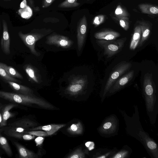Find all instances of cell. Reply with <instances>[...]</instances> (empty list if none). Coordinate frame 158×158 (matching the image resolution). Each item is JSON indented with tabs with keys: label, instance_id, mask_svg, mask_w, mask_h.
I'll return each mask as SVG.
<instances>
[{
	"label": "cell",
	"instance_id": "obj_1",
	"mask_svg": "<svg viewBox=\"0 0 158 158\" xmlns=\"http://www.w3.org/2000/svg\"><path fill=\"white\" fill-rule=\"evenodd\" d=\"M134 112L131 116L123 110L120 111L124 120L127 134L139 141L152 158H158V146L148 133L143 128L139 120L137 105H134Z\"/></svg>",
	"mask_w": 158,
	"mask_h": 158
},
{
	"label": "cell",
	"instance_id": "obj_2",
	"mask_svg": "<svg viewBox=\"0 0 158 158\" xmlns=\"http://www.w3.org/2000/svg\"><path fill=\"white\" fill-rule=\"evenodd\" d=\"M143 92L147 114L153 125L156 123L158 113V97L151 73H147L144 76Z\"/></svg>",
	"mask_w": 158,
	"mask_h": 158
},
{
	"label": "cell",
	"instance_id": "obj_3",
	"mask_svg": "<svg viewBox=\"0 0 158 158\" xmlns=\"http://www.w3.org/2000/svg\"><path fill=\"white\" fill-rule=\"evenodd\" d=\"M0 98L16 104L27 106L35 104L43 108L53 109L54 106L41 98L33 95L13 93L0 90Z\"/></svg>",
	"mask_w": 158,
	"mask_h": 158
},
{
	"label": "cell",
	"instance_id": "obj_4",
	"mask_svg": "<svg viewBox=\"0 0 158 158\" xmlns=\"http://www.w3.org/2000/svg\"><path fill=\"white\" fill-rule=\"evenodd\" d=\"M119 128V119L116 115L113 114L104 119L97 131L101 136L109 138L117 135Z\"/></svg>",
	"mask_w": 158,
	"mask_h": 158
},
{
	"label": "cell",
	"instance_id": "obj_5",
	"mask_svg": "<svg viewBox=\"0 0 158 158\" xmlns=\"http://www.w3.org/2000/svg\"><path fill=\"white\" fill-rule=\"evenodd\" d=\"M130 62H123L117 65L112 71L104 86L102 92L100 94L102 102H103L110 89L114 82L131 67Z\"/></svg>",
	"mask_w": 158,
	"mask_h": 158
},
{
	"label": "cell",
	"instance_id": "obj_6",
	"mask_svg": "<svg viewBox=\"0 0 158 158\" xmlns=\"http://www.w3.org/2000/svg\"><path fill=\"white\" fill-rule=\"evenodd\" d=\"M125 37L118 40H99L96 41L97 44L104 50V53L107 57H111L119 52L124 46L126 40Z\"/></svg>",
	"mask_w": 158,
	"mask_h": 158
},
{
	"label": "cell",
	"instance_id": "obj_7",
	"mask_svg": "<svg viewBox=\"0 0 158 158\" xmlns=\"http://www.w3.org/2000/svg\"><path fill=\"white\" fill-rule=\"evenodd\" d=\"M31 32L24 34L21 31L18 33L19 37L24 44L30 49L32 53L36 56H39L40 53L36 51L35 45L37 41L44 36L46 33Z\"/></svg>",
	"mask_w": 158,
	"mask_h": 158
},
{
	"label": "cell",
	"instance_id": "obj_8",
	"mask_svg": "<svg viewBox=\"0 0 158 158\" xmlns=\"http://www.w3.org/2000/svg\"><path fill=\"white\" fill-rule=\"evenodd\" d=\"M134 72L132 70L119 78L111 87L106 95L110 97L118 91L132 79Z\"/></svg>",
	"mask_w": 158,
	"mask_h": 158
},
{
	"label": "cell",
	"instance_id": "obj_9",
	"mask_svg": "<svg viewBox=\"0 0 158 158\" xmlns=\"http://www.w3.org/2000/svg\"><path fill=\"white\" fill-rule=\"evenodd\" d=\"M87 27V19L85 15L80 19L77 25V44L78 48L81 51L84 44Z\"/></svg>",
	"mask_w": 158,
	"mask_h": 158
},
{
	"label": "cell",
	"instance_id": "obj_10",
	"mask_svg": "<svg viewBox=\"0 0 158 158\" xmlns=\"http://www.w3.org/2000/svg\"><path fill=\"white\" fill-rule=\"evenodd\" d=\"M46 43L49 44L56 45L63 48H68L72 45L73 42L66 36L53 34L47 37Z\"/></svg>",
	"mask_w": 158,
	"mask_h": 158
},
{
	"label": "cell",
	"instance_id": "obj_11",
	"mask_svg": "<svg viewBox=\"0 0 158 158\" xmlns=\"http://www.w3.org/2000/svg\"><path fill=\"white\" fill-rule=\"evenodd\" d=\"M3 32L1 40V49L6 55L10 53V39L8 32V27L6 21L2 20Z\"/></svg>",
	"mask_w": 158,
	"mask_h": 158
},
{
	"label": "cell",
	"instance_id": "obj_12",
	"mask_svg": "<svg viewBox=\"0 0 158 158\" xmlns=\"http://www.w3.org/2000/svg\"><path fill=\"white\" fill-rule=\"evenodd\" d=\"M86 81L82 78H76L69 85L66 90L69 94L75 95L80 93L83 89Z\"/></svg>",
	"mask_w": 158,
	"mask_h": 158
},
{
	"label": "cell",
	"instance_id": "obj_13",
	"mask_svg": "<svg viewBox=\"0 0 158 158\" xmlns=\"http://www.w3.org/2000/svg\"><path fill=\"white\" fill-rule=\"evenodd\" d=\"M65 124H51L34 127L29 129V131L42 130L45 131L48 136L51 135L60 128L64 127Z\"/></svg>",
	"mask_w": 158,
	"mask_h": 158
},
{
	"label": "cell",
	"instance_id": "obj_14",
	"mask_svg": "<svg viewBox=\"0 0 158 158\" xmlns=\"http://www.w3.org/2000/svg\"><path fill=\"white\" fill-rule=\"evenodd\" d=\"M120 36L118 32L112 31H105L96 32L94 37L99 40H110L116 39Z\"/></svg>",
	"mask_w": 158,
	"mask_h": 158
},
{
	"label": "cell",
	"instance_id": "obj_15",
	"mask_svg": "<svg viewBox=\"0 0 158 158\" xmlns=\"http://www.w3.org/2000/svg\"><path fill=\"white\" fill-rule=\"evenodd\" d=\"M5 134L8 136L25 140H29L35 138V136L24 132L16 131L10 127L6 130Z\"/></svg>",
	"mask_w": 158,
	"mask_h": 158
},
{
	"label": "cell",
	"instance_id": "obj_16",
	"mask_svg": "<svg viewBox=\"0 0 158 158\" xmlns=\"http://www.w3.org/2000/svg\"><path fill=\"white\" fill-rule=\"evenodd\" d=\"M5 81L17 93L32 95L33 91L29 87L13 81Z\"/></svg>",
	"mask_w": 158,
	"mask_h": 158
},
{
	"label": "cell",
	"instance_id": "obj_17",
	"mask_svg": "<svg viewBox=\"0 0 158 158\" xmlns=\"http://www.w3.org/2000/svg\"><path fill=\"white\" fill-rule=\"evenodd\" d=\"M37 125L36 123L29 119L24 118L9 124V126L10 127H21L27 130L30 128L35 127Z\"/></svg>",
	"mask_w": 158,
	"mask_h": 158
},
{
	"label": "cell",
	"instance_id": "obj_18",
	"mask_svg": "<svg viewBox=\"0 0 158 158\" xmlns=\"http://www.w3.org/2000/svg\"><path fill=\"white\" fill-rule=\"evenodd\" d=\"M16 148L19 157L22 158H37L38 156L32 151L27 149L18 142H13Z\"/></svg>",
	"mask_w": 158,
	"mask_h": 158
},
{
	"label": "cell",
	"instance_id": "obj_19",
	"mask_svg": "<svg viewBox=\"0 0 158 158\" xmlns=\"http://www.w3.org/2000/svg\"><path fill=\"white\" fill-rule=\"evenodd\" d=\"M18 106V105L17 104L13 102L7 105L3 108L1 114L2 117V126H6L7 120L14 115L13 113L10 112V110Z\"/></svg>",
	"mask_w": 158,
	"mask_h": 158
},
{
	"label": "cell",
	"instance_id": "obj_20",
	"mask_svg": "<svg viewBox=\"0 0 158 158\" xmlns=\"http://www.w3.org/2000/svg\"><path fill=\"white\" fill-rule=\"evenodd\" d=\"M141 37V31L140 25L135 27L130 45V48L135 50L138 46Z\"/></svg>",
	"mask_w": 158,
	"mask_h": 158
},
{
	"label": "cell",
	"instance_id": "obj_21",
	"mask_svg": "<svg viewBox=\"0 0 158 158\" xmlns=\"http://www.w3.org/2000/svg\"><path fill=\"white\" fill-rule=\"evenodd\" d=\"M132 151L127 145H124L120 150L117 151L110 158H128L131 155Z\"/></svg>",
	"mask_w": 158,
	"mask_h": 158
},
{
	"label": "cell",
	"instance_id": "obj_22",
	"mask_svg": "<svg viewBox=\"0 0 158 158\" xmlns=\"http://www.w3.org/2000/svg\"><path fill=\"white\" fill-rule=\"evenodd\" d=\"M139 7L143 13L149 15H156L158 13V8L156 6L149 4H141L139 5Z\"/></svg>",
	"mask_w": 158,
	"mask_h": 158
},
{
	"label": "cell",
	"instance_id": "obj_23",
	"mask_svg": "<svg viewBox=\"0 0 158 158\" xmlns=\"http://www.w3.org/2000/svg\"><path fill=\"white\" fill-rule=\"evenodd\" d=\"M0 66L10 76L16 78L23 79V76L13 67L6 64L0 62Z\"/></svg>",
	"mask_w": 158,
	"mask_h": 158
},
{
	"label": "cell",
	"instance_id": "obj_24",
	"mask_svg": "<svg viewBox=\"0 0 158 158\" xmlns=\"http://www.w3.org/2000/svg\"><path fill=\"white\" fill-rule=\"evenodd\" d=\"M139 25L141 31V37L139 44V46H141L148 38L150 33V29L148 25L144 23H140Z\"/></svg>",
	"mask_w": 158,
	"mask_h": 158
},
{
	"label": "cell",
	"instance_id": "obj_25",
	"mask_svg": "<svg viewBox=\"0 0 158 158\" xmlns=\"http://www.w3.org/2000/svg\"><path fill=\"white\" fill-rule=\"evenodd\" d=\"M117 151L116 148L112 150L107 148L100 149L94 157L97 158H110Z\"/></svg>",
	"mask_w": 158,
	"mask_h": 158
},
{
	"label": "cell",
	"instance_id": "obj_26",
	"mask_svg": "<svg viewBox=\"0 0 158 158\" xmlns=\"http://www.w3.org/2000/svg\"><path fill=\"white\" fill-rule=\"evenodd\" d=\"M67 131L71 134L81 135L83 132V127L81 123L79 122L77 123L72 124L67 128Z\"/></svg>",
	"mask_w": 158,
	"mask_h": 158
},
{
	"label": "cell",
	"instance_id": "obj_27",
	"mask_svg": "<svg viewBox=\"0 0 158 158\" xmlns=\"http://www.w3.org/2000/svg\"><path fill=\"white\" fill-rule=\"evenodd\" d=\"M0 146L8 156L11 157L12 156V152L7 139L0 134Z\"/></svg>",
	"mask_w": 158,
	"mask_h": 158
},
{
	"label": "cell",
	"instance_id": "obj_28",
	"mask_svg": "<svg viewBox=\"0 0 158 158\" xmlns=\"http://www.w3.org/2000/svg\"><path fill=\"white\" fill-rule=\"evenodd\" d=\"M23 68L30 80L35 82H38L35 70L31 66L29 65H26L24 66Z\"/></svg>",
	"mask_w": 158,
	"mask_h": 158
},
{
	"label": "cell",
	"instance_id": "obj_29",
	"mask_svg": "<svg viewBox=\"0 0 158 158\" xmlns=\"http://www.w3.org/2000/svg\"><path fill=\"white\" fill-rule=\"evenodd\" d=\"M80 3L77 0H65L60 3L58 7L60 8H74L79 6Z\"/></svg>",
	"mask_w": 158,
	"mask_h": 158
},
{
	"label": "cell",
	"instance_id": "obj_30",
	"mask_svg": "<svg viewBox=\"0 0 158 158\" xmlns=\"http://www.w3.org/2000/svg\"><path fill=\"white\" fill-rule=\"evenodd\" d=\"M88 152L87 150H82L81 148L76 149L72 153L66 157L68 158H84L85 157V154H87Z\"/></svg>",
	"mask_w": 158,
	"mask_h": 158
},
{
	"label": "cell",
	"instance_id": "obj_31",
	"mask_svg": "<svg viewBox=\"0 0 158 158\" xmlns=\"http://www.w3.org/2000/svg\"><path fill=\"white\" fill-rule=\"evenodd\" d=\"M0 76L6 81H13L17 83H21V81L9 75L5 70L0 66Z\"/></svg>",
	"mask_w": 158,
	"mask_h": 158
},
{
	"label": "cell",
	"instance_id": "obj_32",
	"mask_svg": "<svg viewBox=\"0 0 158 158\" xmlns=\"http://www.w3.org/2000/svg\"><path fill=\"white\" fill-rule=\"evenodd\" d=\"M115 14L118 19L128 18L129 15L127 12L120 5H118L115 11Z\"/></svg>",
	"mask_w": 158,
	"mask_h": 158
},
{
	"label": "cell",
	"instance_id": "obj_33",
	"mask_svg": "<svg viewBox=\"0 0 158 158\" xmlns=\"http://www.w3.org/2000/svg\"><path fill=\"white\" fill-rule=\"evenodd\" d=\"M29 134H30L35 136L45 137L48 136L47 133L44 131H42V130L39 131L32 130L30 131H27L23 132Z\"/></svg>",
	"mask_w": 158,
	"mask_h": 158
},
{
	"label": "cell",
	"instance_id": "obj_34",
	"mask_svg": "<svg viewBox=\"0 0 158 158\" xmlns=\"http://www.w3.org/2000/svg\"><path fill=\"white\" fill-rule=\"evenodd\" d=\"M121 26L125 30H127L129 28V25L128 18H122L118 19Z\"/></svg>",
	"mask_w": 158,
	"mask_h": 158
},
{
	"label": "cell",
	"instance_id": "obj_35",
	"mask_svg": "<svg viewBox=\"0 0 158 158\" xmlns=\"http://www.w3.org/2000/svg\"><path fill=\"white\" fill-rule=\"evenodd\" d=\"M104 16L103 15H99L95 17L93 21V24L97 26L101 24L104 21Z\"/></svg>",
	"mask_w": 158,
	"mask_h": 158
},
{
	"label": "cell",
	"instance_id": "obj_36",
	"mask_svg": "<svg viewBox=\"0 0 158 158\" xmlns=\"http://www.w3.org/2000/svg\"><path fill=\"white\" fill-rule=\"evenodd\" d=\"M55 0H42V6L43 8H45L50 6Z\"/></svg>",
	"mask_w": 158,
	"mask_h": 158
},
{
	"label": "cell",
	"instance_id": "obj_37",
	"mask_svg": "<svg viewBox=\"0 0 158 158\" xmlns=\"http://www.w3.org/2000/svg\"><path fill=\"white\" fill-rule=\"evenodd\" d=\"M85 145L89 151H91L94 148V144L93 142L88 141L85 143Z\"/></svg>",
	"mask_w": 158,
	"mask_h": 158
},
{
	"label": "cell",
	"instance_id": "obj_38",
	"mask_svg": "<svg viewBox=\"0 0 158 158\" xmlns=\"http://www.w3.org/2000/svg\"><path fill=\"white\" fill-rule=\"evenodd\" d=\"M44 139L43 137L38 136L35 139V141L37 145H40L43 143Z\"/></svg>",
	"mask_w": 158,
	"mask_h": 158
},
{
	"label": "cell",
	"instance_id": "obj_39",
	"mask_svg": "<svg viewBox=\"0 0 158 158\" xmlns=\"http://www.w3.org/2000/svg\"><path fill=\"white\" fill-rule=\"evenodd\" d=\"M2 117L1 114L0 112V126H2Z\"/></svg>",
	"mask_w": 158,
	"mask_h": 158
},
{
	"label": "cell",
	"instance_id": "obj_40",
	"mask_svg": "<svg viewBox=\"0 0 158 158\" xmlns=\"http://www.w3.org/2000/svg\"><path fill=\"white\" fill-rule=\"evenodd\" d=\"M4 1H11V0H3Z\"/></svg>",
	"mask_w": 158,
	"mask_h": 158
},
{
	"label": "cell",
	"instance_id": "obj_41",
	"mask_svg": "<svg viewBox=\"0 0 158 158\" xmlns=\"http://www.w3.org/2000/svg\"><path fill=\"white\" fill-rule=\"evenodd\" d=\"M0 29H1V23H0Z\"/></svg>",
	"mask_w": 158,
	"mask_h": 158
},
{
	"label": "cell",
	"instance_id": "obj_42",
	"mask_svg": "<svg viewBox=\"0 0 158 158\" xmlns=\"http://www.w3.org/2000/svg\"><path fill=\"white\" fill-rule=\"evenodd\" d=\"M1 158V156H0V158Z\"/></svg>",
	"mask_w": 158,
	"mask_h": 158
},
{
	"label": "cell",
	"instance_id": "obj_43",
	"mask_svg": "<svg viewBox=\"0 0 158 158\" xmlns=\"http://www.w3.org/2000/svg\"></svg>",
	"mask_w": 158,
	"mask_h": 158
},
{
	"label": "cell",
	"instance_id": "obj_44",
	"mask_svg": "<svg viewBox=\"0 0 158 158\" xmlns=\"http://www.w3.org/2000/svg\"></svg>",
	"mask_w": 158,
	"mask_h": 158
}]
</instances>
